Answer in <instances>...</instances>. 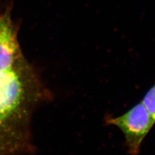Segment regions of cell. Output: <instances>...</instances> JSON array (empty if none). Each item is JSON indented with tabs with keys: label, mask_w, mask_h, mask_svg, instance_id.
I'll use <instances>...</instances> for the list:
<instances>
[{
	"label": "cell",
	"mask_w": 155,
	"mask_h": 155,
	"mask_svg": "<svg viewBox=\"0 0 155 155\" xmlns=\"http://www.w3.org/2000/svg\"><path fill=\"white\" fill-rule=\"evenodd\" d=\"M142 102L155 122V84L147 92Z\"/></svg>",
	"instance_id": "cell-4"
},
{
	"label": "cell",
	"mask_w": 155,
	"mask_h": 155,
	"mask_svg": "<svg viewBox=\"0 0 155 155\" xmlns=\"http://www.w3.org/2000/svg\"><path fill=\"white\" fill-rule=\"evenodd\" d=\"M52 98L35 67L27 60L0 71V155L32 153L34 111Z\"/></svg>",
	"instance_id": "cell-1"
},
{
	"label": "cell",
	"mask_w": 155,
	"mask_h": 155,
	"mask_svg": "<svg viewBox=\"0 0 155 155\" xmlns=\"http://www.w3.org/2000/svg\"><path fill=\"white\" fill-rule=\"evenodd\" d=\"M25 60L10 11L0 13V71L11 69Z\"/></svg>",
	"instance_id": "cell-3"
},
{
	"label": "cell",
	"mask_w": 155,
	"mask_h": 155,
	"mask_svg": "<svg viewBox=\"0 0 155 155\" xmlns=\"http://www.w3.org/2000/svg\"><path fill=\"white\" fill-rule=\"evenodd\" d=\"M105 122L121 130L129 152L132 154L140 152L143 141L155 124L142 101L122 115L117 117L108 116Z\"/></svg>",
	"instance_id": "cell-2"
}]
</instances>
